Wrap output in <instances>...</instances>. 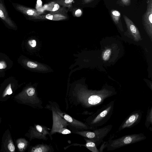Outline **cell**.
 Returning <instances> with one entry per match:
<instances>
[{"label": "cell", "mask_w": 152, "mask_h": 152, "mask_svg": "<svg viewBox=\"0 0 152 152\" xmlns=\"http://www.w3.org/2000/svg\"><path fill=\"white\" fill-rule=\"evenodd\" d=\"M67 15L62 14L50 13L44 15H39L31 18L33 19L50 20H61L66 19Z\"/></svg>", "instance_id": "14"}, {"label": "cell", "mask_w": 152, "mask_h": 152, "mask_svg": "<svg viewBox=\"0 0 152 152\" xmlns=\"http://www.w3.org/2000/svg\"><path fill=\"white\" fill-rule=\"evenodd\" d=\"M13 100L17 103L29 106L35 109L43 108L42 102L38 96L35 88L27 86L13 96Z\"/></svg>", "instance_id": "3"}, {"label": "cell", "mask_w": 152, "mask_h": 152, "mask_svg": "<svg viewBox=\"0 0 152 152\" xmlns=\"http://www.w3.org/2000/svg\"><path fill=\"white\" fill-rule=\"evenodd\" d=\"M17 9L23 14L31 18L40 15L42 13L36 10L18 5L16 6Z\"/></svg>", "instance_id": "17"}, {"label": "cell", "mask_w": 152, "mask_h": 152, "mask_svg": "<svg viewBox=\"0 0 152 152\" xmlns=\"http://www.w3.org/2000/svg\"><path fill=\"white\" fill-rule=\"evenodd\" d=\"M26 65L28 67L31 68H36L38 66L37 64L30 61H28L27 62Z\"/></svg>", "instance_id": "25"}, {"label": "cell", "mask_w": 152, "mask_h": 152, "mask_svg": "<svg viewBox=\"0 0 152 152\" xmlns=\"http://www.w3.org/2000/svg\"><path fill=\"white\" fill-rule=\"evenodd\" d=\"M146 138V136L143 133L126 135L115 139H109L107 141L106 149L108 151H113L140 142Z\"/></svg>", "instance_id": "5"}, {"label": "cell", "mask_w": 152, "mask_h": 152, "mask_svg": "<svg viewBox=\"0 0 152 152\" xmlns=\"http://www.w3.org/2000/svg\"><path fill=\"white\" fill-rule=\"evenodd\" d=\"M49 104L45 107L52 108L55 110L61 117L64 119L69 124V129L72 133L77 131L87 130H93L87 124L78 121L68 114L62 111L60 108L58 104L56 102L49 101Z\"/></svg>", "instance_id": "4"}, {"label": "cell", "mask_w": 152, "mask_h": 152, "mask_svg": "<svg viewBox=\"0 0 152 152\" xmlns=\"http://www.w3.org/2000/svg\"><path fill=\"white\" fill-rule=\"evenodd\" d=\"M108 142L104 141L102 143V144L100 147V148L98 149L99 152H103L104 150L106 148Z\"/></svg>", "instance_id": "27"}, {"label": "cell", "mask_w": 152, "mask_h": 152, "mask_svg": "<svg viewBox=\"0 0 152 152\" xmlns=\"http://www.w3.org/2000/svg\"><path fill=\"white\" fill-rule=\"evenodd\" d=\"M16 143L18 150L20 152L25 151L28 147L29 142L24 138H20L16 140Z\"/></svg>", "instance_id": "19"}, {"label": "cell", "mask_w": 152, "mask_h": 152, "mask_svg": "<svg viewBox=\"0 0 152 152\" xmlns=\"http://www.w3.org/2000/svg\"><path fill=\"white\" fill-rule=\"evenodd\" d=\"M0 18L8 25L12 28L15 26L11 20L9 18L3 4L0 2Z\"/></svg>", "instance_id": "18"}, {"label": "cell", "mask_w": 152, "mask_h": 152, "mask_svg": "<svg viewBox=\"0 0 152 152\" xmlns=\"http://www.w3.org/2000/svg\"><path fill=\"white\" fill-rule=\"evenodd\" d=\"M6 67L7 65L4 61H0V69H4Z\"/></svg>", "instance_id": "30"}, {"label": "cell", "mask_w": 152, "mask_h": 152, "mask_svg": "<svg viewBox=\"0 0 152 152\" xmlns=\"http://www.w3.org/2000/svg\"><path fill=\"white\" fill-rule=\"evenodd\" d=\"M145 125L147 129L152 125V107L151 105L148 108Z\"/></svg>", "instance_id": "20"}, {"label": "cell", "mask_w": 152, "mask_h": 152, "mask_svg": "<svg viewBox=\"0 0 152 152\" xmlns=\"http://www.w3.org/2000/svg\"><path fill=\"white\" fill-rule=\"evenodd\" d=\"M36 8L38 11L42 13L44 12V9L42 6V2L41 0H37Z\"/></svg>", "instance_id": "24"}, {"label": "cell", "mask_w": 152, "mask_h": 152, "mask_svg": "<svg viewBox=\"0 0 152 152\" xmlns=\"http://www.w3.org/2000/svg\"><path fill=\"white\" fill-rule=\"evenodd\" d=\"M49 129L47 126L42 125L35 124L33 126H30L25 136L27 137L30 141L34 139L47 140V137L49 135L50 137Z\"/></svg>", "instance_id": "8"}, {"label": "cell", "mask_w": 152, "mask_h": 152, "mask_svg": "<svg viewBox=\"0 0 152 152\" xmlns=\"http://www.w3.org/2000/svg\"><path fill=\"white\" fill-rule=\"evenodd\" d=\"M93 0H83V4H85L90 2Z\"/></svg>", "instance_id": "31"}, {"label": "cell", "mask_w": 152, "mask_h": 152, "mask_svg": "<svg viewBox=\"0 0 152 152\" xmlns=\"http://www.w3.org/2000/svg\"><path fill=\"white\" fill-rule=\"evenodd\" d=\"M73 14L75 16L79 17L82 14V12L80 9L77 8L74 10L73 12Z\"/></svg>", "instance_id": "26"}, {"label": "cell", "mask_w": 152, "mask_h": 152, "mask_svg": "<svg viewBox=\"0 0 152 152\" xmlns=\"http://www.w3.org/2000/svg\"><path fill=\"white\" fill-rule=\"evenodd\" d=\"M111 53V50L110 49H108L105 50L103 54V59L104 61L108 60L110 58Z\"/></svg>", "instance_id": "23"}, {"label": "cell", "mask_w": 152, "mask_h": 152, "mask_svg": "<svg viewBox=\"0 0 152 152\" xmlns=\"http://www.w3.org/2000/svg\"><path fill=\"white\" fill-rule=\"evenodd\" d=\"M114 103V101H112L103 105L101 108L87 118L85 123L92 129L99 128L106 124L113 114Z\"/></svg>", "instance_id": "2"}, {"label": "cell", "mask_w": 152, "mask_h": 152, "mask_svg": "<svg viewBox=\"0 0 152 152\" xmlns=\"http://www.w3.org/2000/svg\"><path fill=\"white\" fill-rule=\"evenodd\" d=\"M123 18L128 30L133 36L135 40L136 41L140 40L141 38L138 28L132 21L127 16L124 15Z\"/></svg>", "instance_id": "13"}, {"label": "cell", "mask_w": 152, "mask_h": 152, "mask_svg": "<svg viewBox=\"0 0 152 152\" xmlns=\"http://www.w3.org/2000/svg\"><path fill=\"white\" fill-rule=\"evenodd\" d=\"M43 7L44 10L49 11L50 13L66 15L67 11L65 7H61L60 5L55 1L45 5Z\"/></svg>", "instance_id": "12"}, {"label": "cell", "mask_w": 152, "mask_h": 152, "mask_svg": "<svg viewBox=\"0 0 152 152\" xmlns=\"http://www.w3.org/2000/svg\"><path fill=\"white\" fill-rule=\"evenodd\" d=\"M15 146L10 132L9 129L5 131L1 139V152H15Z\"/></svg>", "instance_id": "10"}, {"label": "cell", "mask_w": 152, "mask_h": 152, "mask_svg": "<svg viewBox=\"0 0 152 152\" xmlns=\"http://www.w3.org/2000/svg\"><path fill=\"white\" fill-rule=\"evenodd\" d=\"M146 11L143 16L142 22L144 26L149 35L151 37L152 33V0L147 1Z\"/></svg>", "instance_id": "11"}, {"label": "cell", "mask_w": 152, "mask_h": 152, "mask_svg": "<svg viewBox=\"0 0 152 152\" xmlns=\"http://www.w3.org/2000/svg\"><path fill=\"white\" fill-rule=\"evenodd\" d=\"M143 112L140 110L133 111L123 121L116 132L118 133L124 129L131 128L138 124L141 119Z\"/></svg>", "instance_id": "9"}, {"label": "cell", "mask_w": 152, "mask_h": 152, "mask_svg": "<svg viewBox=\"0 0 152 152\" xmlns=\"http://www.w3.org/2000/svg\"><path fill=\"white\" fill-rule=\"evenodd\" d=\"M86 141V143L83 144H79L76 143H73L70 145L67 146L64 149H66L72 146H80L85 147L91 151L92 152H99L98 149L97 148V146L96 143L92 140L83 137Z\"/></svg>", "instance_id": "16"}, {"label": "cell", "mask_w": 152, "mask_h": 152, "mask_svg": "<svg viewBox=\"0 0 152 152\" xmlns=\"http://www.w3.org/2000/svg\"><path fill=\"white\" fill-rule=\"evenodd\" d=\"M28 43L29 45L32 47H34L36 46V42L35 40H30L28 41Z\"/></svg>", "instance_id": "28"}, {"label": "cell", "mask_w": 152, "mask_h": 152, "mask_svg": "<svg viewBox=\"0 0 152 152\" xmlns=\"http://www.w3.org/2000/svg\"><path fill=\"white\" fill-rule=\"evenodd\" d=\"M2 122V118L1 117L0 118V125L1 124V123Z\"/></svg>", "instance_id": "32"}, {"label": "cell", "mask_w": 152, "mask_h": 152, "mask_svg": "<svg viewBox=\"0 0 152 152\" xmlns=\"http://www.w3.org/2000/svg\"><path fill=\"white\" fill-rule=\"evenodd\" d=\"M113 127V125L110 124L101 128L77 131L74 133L92 140L97 146L103 142V139L111 131Z\"/></svg>", "instance_id": "6"}, {"label": "cell", "mask_w": 152, "mask_h": 152, "mask_svg": "<svg viewBox=\"0 0 152 152\" xmlns=\"http://www.w3.org/2000/svg\"><path fill=\"white\" fill-rule=\"evenodd\" d=\"M122 3L125 5L129 6L131 4L130 0H121Z\"/></svg>", "instance_id": "29"}, {"label": "cell", "mask_w": 152, "mask_h": 152, "mask_svg": "<svg viewBox=\"0 0 152 152\" xmlns=\"http://www.w3.org/2000/svg\"><path fill=\"white\" fill-rule=\"evenodd\" d=\"M45 108L49 109L52 112L53 124L50 132V138L51 140L53 139L52 135L55 133H58L64 134L72 133L69 129V124L64 119L59 115L52 108L46 107Z\"/></svg>", "instance_id": "7"}, {"label": "cell", "mask_w": 152, "mask_h": 152, "mask_svg": "<svg viewBox=\"0 0 152 152\" xmlns=\"http://www.w3.org/2000/svg\"><path fill=\"white\" fill-rule=\"evenodd\" d=\"M54 151V149L51 145L45 144L31 146L28 151L29 152H53Z\"/></svg>", "instance_id": "15"}, {"label": "cell", "mask_w": 152, "mask_h": 152, "mask_svg": "<svg viewBox=\"0 0 152 152\" xmlns=\"http://www.w3.org/2000/svg\"><path fill=\"white\" fill-rule=\"evenodd\" d=\"M117 93L114 89L105 86L99 90L84 88L71 91L65 97L66 110L82 115L85 110L100 105L106 99Z\"/></svg>", "instance_id": "1"}, {"label": "cell", "mask_w": 152, "mask_h": 152, "mask_svg": "<svg viewBox=\"0 0 152 152\" xmlns=\"http://www.w3.org/2000/svg\"><path fill=\"white\" fill-rule=\"evenodd\" d=\"M74 0H56L55 1L60 5L64 7H68L70 6Z\"/></svg>", "instance_id": "22"}, {"label": "cell", "mask_w": 152, "mask_h": 152, "mask_svg": "<svg viewBox=\"0 0 152 152\" xmlns=\"http://www.w3.org/2000/svg\"><path fill=\"white\" fill-rule=\"evenodd\" d=\"M112 18L115 23L117 24L119 23V21L121 17L120 12L116 10H112L111 12Z\"/></svg>", "instance_id": "21"}]
</instances>
